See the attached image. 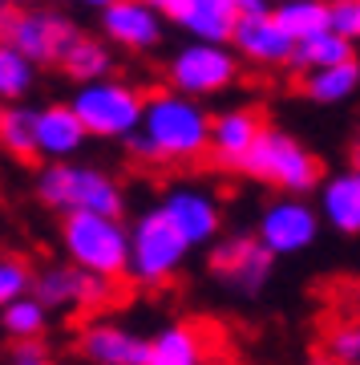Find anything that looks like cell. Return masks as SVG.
Returning <instances> with one entry per match:
<instances>
[{
  "label": "cell",
  "mask_w": 360,
  "mask_h": 365,
  "mask_svg": "<svg viewBox=\"0 0 360 365\" xmlns=\"http://www.w3.org/2000/svg\"><path fill=\"white\" fill-rule=\"evenodd\" d=\"M211 143V114L198 98L162 90L146 98L138 130L126 134V146L142 163H198Z\"/></svg>",
  "instance_id": "obj_1"
},
{
  "label": "cell",
  "mask_w": 360,
  "mask_h": 365,
  "mask_svg": "<svg viewBox=\"0 0 360 365\" xmlns=\"http://www.w3.org/2000/svg\"><path fill=\"white\" fill-rule=\"evenodd\" d=\"M37 199L57 215H73V211H97V215H122L126 195L122 182L102 167L90 163H49L37 175Z\"/></svg>",
  "instance_id": "obj_2"
},
{
  "label": "cell",
  "mask_w": 360,
  "mask_h": 365,
  "mask_svg": "<svg viewBox=\"0 0 360 365\" xmlns=\"http://www.w3.org/2000/svg\"><path fill=\"white\" fill-rule=\"evenodd\" d=\"M61 248L69 264H78L105 280H126L129 260V227L122 215H97V211H73L61 215Z\"/></svg>",
  "instance_id": "obj_3"
},
{
  "label": "cell",
  "mask_w": 360,
  "mask_h": 365,
  "mask_svg": "<svg viewBox=\"0 0 360 365\" xmlns=\"http://www.w3.org/2000/svg\"><path fill=\"white\" fill-rule=\"evenodd\" d=\"M239 170L247 179L275 187L280 195H308V191L320 187V158L312 155L296 134L275 130V126L259 130V138L243 155Z\"/></svg>",
  "instance_id": "obj_4"
},
{
  "label": "cell",
  "mask_w": 360,
  "mask_h": 365,
  "mask_svg": "<svg viewBox=\"0 0 360 365\" xmlns=\"http://www.w3.org/2000/svg\"><path fill=\"white\" fill-rule=\"evenodd\" d=\"M191 256V244L182 240V232L166 220L162 207L142 211L134 227H129V260L126 276L142 288H158L174 280L182 272V264Z\"/></svg>",
  "instance_id": "obj_5"
},
{
  "label": "cell",
  "mask_w": 360,
  "mask_h": 365,
  "mask_svg": "<svg viewBox=\"0 0 360 365\" xmlns=\"http://www.w3.org/2000/svg\"><path fill=\"white\" fill-rule=\"evenodd\" d=\"M69 106L81 118L85 134H93V138H126V134L138 130L146 93L110 73V78H97V81H81V90L73 93Z\"/></svg>",
  "instance_id": "obj_6"
},
{
  "label": "cell",
  "mask_w": 360,
  "mask_h": 365,
  "mask_svg": "<svg viewBox=\"0 0 360 365\" xmlns=\"http://www.w3.org/2000/svg\"><path fill=\"white\" fill-rule=\"evenodd\" d=\"M166 78L170 90L191 93V98H211L239 81V53H231L219 41H191L170 57Z\"/></svg>",
  "instance_id": "obj_7"
},
{
  "label": "cell",
  "mask_w": 360,
  "mask_h": 365,
  "mask_svg": "<svg viewBox=\"0 0 360 365\" xmlns=\"http://www.w3.org/2000/svg\"><path fill=\"white\" fill-rule=\"evenodd\" d=\"M73 37H78V25L53 9L21 4V9H9V16L0 21V41L21 49L33 66H57Z\"/></svg>",
  "instance_id": "obj_8"
},
{
  "label": "cell",
  "mask_w": 360,
  "mask_h": 365,
  "mask_svg": "<svg viewBox=\"0 0 360 365\" xmlns=\"http://www.w3.org/2000/svg\"><path fill=\"white\" fill-rule=\"evenodd\" d=\"M211 276L223 288H231L239 297H259L271 280L275 256L255 240V232H235L211 244Z\"/></svg>",
  "instance_id": "obj_9"
},
{
  "label": "cell",
  "mask_w": 360,
  "mask_h": 365,
  "mask_svg": "<svg viewBox=\"0 0 360 365\" xmlns=\"http://www.w3.org/2000/svg\"><path fill=\"white\" fill-rule=\"evenodd\" d=\"M28 292L45 304V309H61V313H97L114 300V280L93 276L78 264H49L33 272Z\"/></svg>",
  "instance_id": "obj_10"
},
{
  "label": "cell",
  "mask_w": 360,
  "mask_h": 365,
  "mask_svg": "<svg viewBox=\"0 0 360 365\" xmlns=\"http://www.w3.org/2000/svg\"><path fill=\"white\" fill-rule=\"evenodd\" d=\"M320 235V211L304 203V195H280L259 211L255 240L271 256H300Z\"/></svg>",
  "instance_id": "obj_11"
},
{
  "label": "cell",
  "mask_w": 360,
  "mask_h": 365,
  "mask_svg": "<svg viewBox=\"0 0 360 365\" xmlns=\"http://www.w3.org/2000/svg\"><path fill=\"white\" fill-rule=\"evenodd\" d=\"M158 207L166 211V220L182 232V240L191 248H203V244H215L223 232V207L219 199L203 191V187H174L162 195Z\"/></svg>",
  "instance_id": "obj_12"
},
{
  "label": "cell",
  "mask_w": 360,
  "mask_h": 365,
  "mask_svg": "<svg viewBox=\"0 0 360 365\" xmlns=\"http://www.w3.org/2000/svg\"><path fill=\"white\" fill-rule=\"evenodd\" d=\"M102 33L117 49L146 53L162 41V13L146 0H114L110 9H102Z\"/></svg>",
  "instance_id": "obj_13"
},
{
  "label": "cell",
  "mask_w": 360,
  "mask_h": 365,
  "mask_svg": "<svg viewBox=\"0 0 360 365\" xmlns=\"http://www.w3.org/2000/svg\"><path fill=\"white\" fill-rule=\"evenodd\" d=\"M78 353L90 365H146V337L117 321H90L78 337Z\"/></svg>",
  "instance_id": "obj_14"
},
{
  "label": "cell",
  "mask_w": 360,
  "mask_h": 365,
  "mask_svg": "<svg viewBox=\"0 0 360 365\" xmlns=\"http://www.w3.org/2000/svg\"><path fill=\"white\" fill-rule=\"evenodd\" d=\"M231 45L239 57L255 61V66H292V53H296V41L280 29V21L271 13L259 16H239L231 33Z\"/></svg>",
  "instance_id": "obj_15"
},
{
  "label": "cell",
  "mask_w": 360,
  "mask_h": 365,
  "mask_svg": "<svg viewBox=\"0 0 360 365\" xmlns=\"http://www.w3.org/2000/svg\"><path fill=\"white\" fill-rule=\"evenodd\" d=\"M263 130V114L251 106H235L223 114H211V143H206V158H215L219 167H235L243 163V155L251 150V143Z\"/></svg>",
  "instance_id": "obj_16"
},
{
  "label": "cell",
  "mask_w": 360,
  "mask_h": 365,
  "mask_svg": "<svg viewBox=\"0 0 360 365\" xmlns=\"http://www.w3.org/2000/svg\"><path fill=\"white\" fill-rule=\"evenodd\" d=\"M85 126H81V118L73 114V106L69 102H57V106H45L37 110V122H33V146H37V158L45 163H65V158H73L85 146Z\"/></svg>",
  "instance_id": "obj_17"
},
{
  "label": "cell",
  "mask_w": 360,
  "mask_h": 365,
  "mask_svg": "<svg viewBox=\"0 0 360 365\" xmlns=\"http://www.w3.org/2000/svg\"><path fill=\"white\" fill-rule=\"evenodd\" d=\"M320 215L340 235H360V170H336L320 182Z\"/></svg>",
  "instance_id": "obj_18"
},
{
  "label": "cell",
  "mask_w": 360,
  "mask_h": 365,
  "mask_svg": "<svg viewBox=\"0 0 360 365\" xmlns=\"http://www.w3.org/2000/svg\"><path fill=\"white\" fill-rule=\"evenodd\" d=\"M170 21L179 29H186L191 41H219V45H231L239 13H235L231 0H182L179 9L170 13Z\"/></svg>",
  "instance_id": "obj_19"
},
{
  "label": "cell",
  "mask_w": 360,
  "mask_h": 365,
  "mask_svg": "<svg viewBox=\"0 0 360 365\" xmlns=\"http://www.w3.org/2000/svg\"><path fill=\"white\" fill-rule=\"evenodd\" d=\"M211 357L198 325H166L146 337V365H203Z\"/></svg>",
  "instance_id": "obj_20"
},
{
  "label": "cell",
  "mask_w": 360,
  "mask_h": 365,
  "mask_svg": "<svg viewBox=\"0 0 360 365\" xmlns=\"http://www.w3.org/2000/svg\"><path fill=\"white\" fill-rule=\"evenodd\" d=\"M360 86V61L348 57V61H336V66H316V69H304V98L320 106H336V102H348Z\"/></svg>",
  "instance_id": "obj_21"
},
{
  "label": "cell",
  "mask_w": 360,
  "mask_h": 365,
  "mask_svg": "<svg viewBox=\"0 0 360 365\" xmlns=\"http://www.w3.org/2000/svg\"><path fill=\"white\" fill-rule=\"evenodd\" d=\"M114 53H110V45L97 37H73L69 41V49L61 53V61L57 66L65 69V78H73L81 86V81H97V78H110L114 73Z\"/></svg>",
  "instance_id": "obj_22"
},
{
  "label": "cell",
  "mask_w": 360,
  "mask_h": 365,
  "mask_svg": "<svg viewBox=\"0 0 360 365\" xmlns=\"http://www.w3.org/2000/svg\"><path fill=\"white\" fill-rule=\"evenodd\" d=\"M271 16L292 41H304L312 33L328 29V0H275Z\"/></svg>",
  "instance_id": "obj_23"
},
{
  "label": "cell",
  "mask_w": 360,
  "mask_h": 365,
  "mask_svg": "<svg viewBox=\"0 0 360 365\" xmlns=\"http://www.w3.org/2000/svg\"><path fill=\"white\" fill-rule=\"evenodd\" d=\"M352 57V41L340 37L336 29H320L312 37L296 41V53H292V66L296 69H316V66H336V61H348Z\"/></svg>",
  "instance_id": "obj_24"
},
{
  "label": "cell",
  "mask_w": 360,
  "mask_h": 365,
  "mask_svg": "<svg viewBox=\"0 0 360 365\" xmlns=\"http://www.w3.org/2000/svg\"><path fill=\"white\" fill-rule=\"evenodd\" d=\"M0 325H4V333L13 341H33L49 329V309H45L33 292H25V297L9 300V304L0 309Z\"/></svg>",
  "instance_id": "obj_25"
},
{
  "label": "cell",
  "mask_w": 360,
  "mask_h": 365,
  "mask_svg": "<svg viewBox=\"0 0 360 365\" xmlns=\"http://www.w3.org/2000/svg\"><path fill=\"white\" fill-rule=\"evenodd\" d=\"M33 122H37V110L21 102H9L0 110V146L13 158H37V146H33Z\"/></svg>",
  "instance_id": "obj_26"
},
{
  "label": "cell",
  "mask_w": 360,
  "mask_h": 365,
  "mask_svg": "<svg viewBox=\"0 0 360 365\" xmlns=\"http://www.w3.org/2000/svg\"><path fill=\"white\" fill-rule=\"evenodd\" d=\"M37 81V66L9 41H0V102H21Z\"/></svg>",
  "instance_id": "obj_27"
},
{
  "label": "cell",
  "mask_w": 360,
  "mask_h": 365,
  "mask_svg": "<svg viewBox=\"0 0 360 365\" xmlns=\"http://www.w3.org/2000/svg\"><path fill=\"white\" fill-rule=\"evenodd\" d=\"M324 357L336 365H356L360 361V313L340 317L324 333Z\"/></svg>",
  "instance_id": "obj_28"
},
{
  "label": "cell",
  "mask_w": 360,
  "mask_h": 365,
  "mask_svg": "<svg viewBox=\"0 0 360 365\" xmlns=\"http://www.w3.org/2000/svg\"><path fill=\"white\" fill-rule=\"evenodd\" d=\"M28 284H33V272H28V264L21 256H9V252H0V309L9 304V300L25 297Z\"/></svg>",
  "instance_id": "obj_29"
},
{
  "label": "cell",
  "mask_w": 360,
  "mask_h": 365,
  "mask_svg": "<svg viewBox=\"0 0 360 365\" xmlns=\"http://www.w3.org/2000/svg\"><path fill=\"white\" fill-rule=\"evenodd\" d=\"M328 29L348 41H360V0H328Z\"/></svg>",
  "instance_id": "obj_30"
},
{
  "label": "cell",
  "mask_w": 360,
  "mask_h": 365,
  "mask_svg": "<svg viewBox=\"0 0 360 365\" xmlns=\"http://www.w3.org/2000/svg\"><path fill=\"white\" fill-rule=\"evenodd\" d=\"M9 365H53V357H49V349L41 345V337H33V341H16Z\"/></svg>",
  "instance_id": "obj_31"
},
{
  "label": "cell",
  "mask_w": 360,
  "mask_h": 365,
  "mask_svg": "<svg viewBox=\"0 0 360 365\" xmlns=\"http://www.w3.org/2000/svg\"><path fill=\"white\" fill-rule=\"evenodd\" d=\"M239 16H259V13H271V0H231Z\"/></svg>",
  "instance_id": "obj_32"
},
{
  "label": "cell",
  "mask_w": 360,
  "mask_h": 365,
  "mask_svg": "<svg viewBox=\"0 0 360 365\" xmlns=\"http://www.w3.org/2000/svg\"><path fill=\"white\" fill-rule=\"evenodd\" d=\"M146 4H150V9H158L162 16H170V13H174V9L182 4V0H146Z\"/></svg>",
  "instance_id": "obj_33"
},
{
  "label": "cell",
  "mask_w": 360,
  "mask_h": 365,
  "mask_svg": "<svg viewBox=\"0 0 360 365\" xmlns=\"http://www.w3.org/2000/svg\"><path fill=\"white\" fill-rule=\"evenodd\" d=\"M344 297L352 300V309H356V313H360V276H356V280H352V284L344 288Z\"/></svg>",
  "instance_id": "obj_34"
},
{
  "label": "cell",
  "mask_w": 360,
  "mask_h": 365,
  "mask_svg": "<svg viewBox=\"0 0 360 365\" xmlns=\"http://www.w3.org/2000/svg\"><path fill=\"white\" fill-rule=\"evenodd\" d=\"M352 167L360 170V126H356V134H352Z\"/></svg>",
  "instance_id": "obj_35"
},
{
  "label": "cell",
  "mask_w": 360,
  "mask_h": 365,
  "mask_svg": "<svg viewBox=\"0 0 360 365\" xmlns=\"http://www.w3.org/2000/svg\"><path fill=\"white\" fill-rule=\"evenodd\" d=\"M81 4H85V9H110L114 0H81Z\"/></svg>",
  "instance_id": "obj_36"
},
{
  "label": "cell",
  "mask_w": 360,
  "mask_h": 365,
  "mask_svg": "<svg viewBox=\"0 0 360 365\" xmlns=\"http://www.w3.org/2000/svg\"><path fill=\"white\" fill-rule=\"evenodd\" d=\"M203 365H231V361H227V357H206Z\"/></svg>",
  "instance_id": "obj_37"
},
{
  "label": "cell",
  "mask_w": 360,
  "mask_h": 365,
  "mask_svg": "<svg viewBox=\"0 0 360 365\" xmlns=\"http://www.w3.org/2000/svg\"><path fill=\"white\" fill-rule=\"evenodd\" d=\"M4 4H13V9H21V4H33V0H4Z\"/></svg>",
  "instance_id": "obj_38"
},
{
  "label": "cell",
  "mask_w": 360,
  "mask_h": 365,
  "mask_svg": "<svg viewBox=\"0 0 360 365\" xmlns=\"http://www.w3.org/2000/svg\"><path fill=\"white\" fill-rule=\"evenodd\" d=\"M312 365H336V361H328V357H316V361H312Z\"/></svg>",
  "instance_id": "obj_39"
},
{
  "label": "cell",
  "mask_w": 360,
  "mask_h": 365,
  "mask_svg": "<svg viewBox=\"0 0 360 365\" xmlns=\"http://www.w3.org/2000/svg\"><path fill=\"white\" fill-rule=\"evenodd\" d=\"M0 110H4V102H0Z\"/></svg>",
  "instance_id": "obj_40"
},
{
  "label": "cell",
  "mask_w": 360,
  "mask_h": 365,
  "mask_svg": "<svg viewBox=\"0 0 360 365\" xmlns=\"http://www.w3.org/2000/svg\"><path fill=\"white\" fill-rule=\"evenodd\" d=\"M356 365H360V361H356Z\"/></svg>",
  "instance_id": "obj_41"
}]
</instances>
